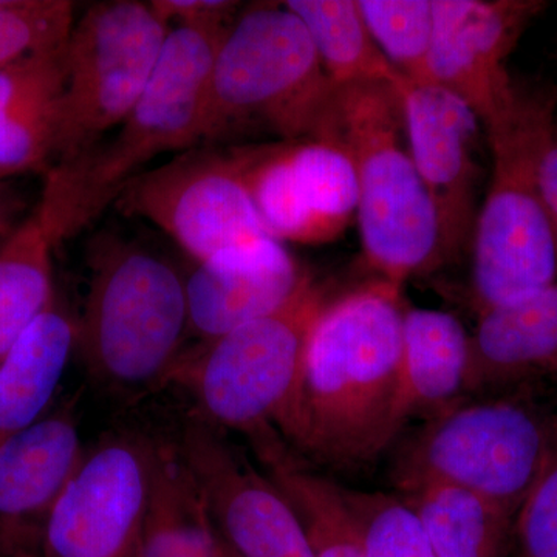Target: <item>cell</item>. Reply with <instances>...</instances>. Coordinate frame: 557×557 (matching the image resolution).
<instances>
[{"instance_id": "obj_1", "label": "cell", "mask_w": 557, "mask_h": 557, "mask_svg": "<svg viewBox=\"0 0 557 557\" xmlns=\"http://www.w3.org/2000/svg\"><path fill=\"white\" fill-rule=\"evenodd\" d=\"M403 287L376 277L329 300L307 341L298 449L336 468L372 463L403 410Z\"/></svg>"}, {"instance_id": "obj_2", "label": "cell", "mask_w": 557, "mask_h": 557, "mask_svg": "<svg viewBox=\"0 0 557 557\" xmlns=\"http://www.w3.org/2000/svg\"><path fill=\"white\" fill-rule=\"evenodd\" d=\"M230 28L171 30L148 87L123 123L86 156L47 171L38 208L54 244L91 225L161 153L200 146L209 75Z\"/></svg>"}, {"instance_id": "obj_3", "label": "cell", "mask_w": 557, "mask_h": 557, "mask_svg": "<svg viewBox=\"0 0 557 557\" xmlns=\"http://www.w3.org/2000/svg\"><path fill=\"white\" fill-rule=\"evenodd\" d=\"M557 456V375L469 395L428 417L399 450L398 491L448 483L511 518Z\"/></svg>"}, {"instance_id": "obj_4", "label": "cell", "mask_w": 557, "mask_h": 557, "mask_svg": "<svg viewBox=\"0 0 557 557\" xmlns=\"http://www.w3.org/2000/svg\"><path fill=\"white\" fill-rule=\"evenodd\" d=\"M557 120V90L515 79L507 108L485 126L493 175L472 237L471 302L482 314L557 282V237L539 163Z\"/></svg>"}, {"instance_id": "obj_5", "label": "cell", "mask_w": 557, "mask_h": 557, "mask_svg": "<svg viewBox=\"0 0 557 557\" xmlns=\"http://www.w3.org/2000/svg\"><path fill=\"white\" fill-rule=\"evenodd\" d=\"M336 87L306 25L284 3H259L237 16L209 75L200 146H218L249 126L282 141L329 143Z\"/></svg>"}, {"instance_id": "obj_6", "label": "cell", "mask_w": 557, "mask_h": 557, "mask_svg": "<svg viewBox=\"0 0 557 557\" xmlns=\"http://www.w3.org/2000/svg\"><path fill=\"white\" fill-rule=\"evenodd\" d=\"M327 302L310 278L282 309L182 355L168 381L189 392L200 418L242 432L256 450L298 448L307 341Z\"/></svg>"}, {"instance_id": "obj_7", "label": "cell", "mask_w": 557, "mask_h": 557, "mask_svg": "<svg viewBox=\"0 0 557 557\" xmlns=\"http://www.w3.org/2000/svg\"><path fill=\"white\" fill-rule=\"evenodd\" d=\"M89 270L76 347L91 375L129 391L168 381L189 335L186 278L163 256L109 231L90 240Z\"/></svg>"}, {"instance_id": "obj_8", "label": "cell", "mask_w": 557, "mask_h": 557, "mask_svg": "<svg viewBox=\"0 0 557 557\" xmlns=\"http://www.w3.org/2000/svg\"><path fill=\"white\" fill-rule=\"evenodd\" d=\"M401 89L388 84L336 87L329 141L346 150L357 171L366 260L376 276L399 287L443 263L437 215L403 145Z\"/></svg>"}, {"instance_id": "obj_9", "label": "cell", "mask_w": 557, "mask_h": 557, "mask_svg": "<svg viewBox=\"0 0 557 557\" xmlns=\"http://www.w3.org/2000/svg\"><path fill=\"white\" fill-rule=\"evenodd\" d=\"M170 32L152 3L139 0L94 3L75 21L53 166L86 156L123 123L148 87Z\"/></svg>"}, {"instance_id": "obj_10", "label": "cell", "mask_w": 557, "mask_h": 557, "mask_svg": "<svg viewBox=\"0 0 557 557\" xmlns=\"http://www.w3.org/2000/svg\"><path fill=\"white\" fill-rule=\"evenodd\" d=\"M159 226L196 262L263 230L228 148L197 146L131 180L113 205Z\"/></svg>"}, {"instance_id": "obj_11", "label": "cell", "mask_w": 557, "mask_h": 557, "mask_svg": "<svg viewBox=\"0 0 557 557\" xmlns=\"http://www.w3.org/2000/svg\"><path fill=\"white\" fill-rule=\"evenodd\" d=\"M230 150L263 230L273 239L325 244L358 214L357 171L339 146L304 139Z\"/></svg>"}, {"instance_id": "obj_12", "label": "cell", "mask_w": 557, "mask_h": 557, "mask_svg": "<svg viewBox=\"0 0 557 557\" xmlns=\"http://www.w3.org/2000/svg\"><path fill=\"white\" fill-rule=\"evenodd\" d=\"M157 443L113 435L84 454L51 512L40 557H137Z\"/></svg>"}, {"instance_id": "obj_13", "label": "cell", "mask_w": 557, "mask_h": 557, "mask_svg": "<svg viewBox=\"0 0 557 557\" xmlns=\"http://www.w3.org/2000/svg\"><path fill=\"white\" fill-rule=\"evenodd\" d=\"M220 539L237 557H313L288 498L203 418L186 424L180 443Z\"/></svg>"}, {"instance_id": "obj_14", "label": "cell", "mask_w": 557, "mask_h": 557, "mask_svg": "<svg viewBox=\"0 0 557 557\" xmlns=\"http://www.w3.org/2000/svg\"><path fill=\"white\" fill-rule=\"evenodd\" d=\"M547 7L541 0H434L426 84L463 101L487 126L515 91L508 58Z\"/></svg>"}, {"instance_id": "obj_15", "label": "cell", "mask_w": 557, "mask_h": 557, "mask_svg": "<svg viewBox=\"0 0 557 557\" xmlns=\"http://www.w3.org/2000/svg\"><path fill=\"white\" fill-rule=\"evenodd\" d=\"M401 106L409 153L437 215L443 262L457 260L478 222L480 121L463 101L429 84L406 81Z\"/></svg>"}, {"instance_id": "obj_16", "label": "cell", "mask_w": 557, "mask_h": 557, "mask_svg": "<svg viewBox=\"0 0 557 557\" xmlns=\"http://www.w3.org/2000/svg\"><path fill=\"white\" fill-rule=\"evenodd\" d=\"M72 405L0 445V557H40L58 500L84 457Z\"/></svg>"}, {"instance_id": "obj_17", "label": "cell", "mask_w": 557, "mask_h": 557, "mask_svg": "<svg viewBox=\"0 0 557 557\" xmlns=\"http://www.w3.org/2000/svg\"><path fill=\"white\" fill-rule=\"evenodd\" d=\"M307 271L270 236L242 242L197 262L186 277L189 333L200 344L274 313L295 298Z\"/></svg>"}, {"instance_id": "obj_18", "label": "cell", "mask_w": 557, "mask_h": 557, "mask_svg": "<svg viewBox=\"0 0 557 557\" xmlns=\"http://www.w3.org/2000/svg\"><path fill=\"white\" fill-rule=\"evenodd\" d=\"M557 375V282L479 314L471 335L469 395Z\"/></svg>"}, {"instance_id": "obj_19", "label": "cell", "mask_w": 557, "mask_h": 557, "mask_svg": "<svg viewBox=\"0 0 557 557\" xmlns=\"http://www.w3.org/2000/svg\"><path fill=\"white\" fill-rule=\"evenodd\" d=\"M65 47L0 70V178L53 166L64 89Z\"/></svg>"}, {"instance_id": "obj_20", "label": "cell", "mask_w": 557, "mask_h": 557, "mask_svg": "<svg viewBox=\"0 0 557 557\" xmlns=\"http://www.w3.org/2000/svg\"><path fill=\"white\" fill-rule=\"evenodd\" d=\"M471 335L448 311L406 307L401 388L406 421L431 417L467 397Z\"/></svg>"}, {"instance_id": "obj_21", "label": "cell", "mask_w": 557, "mask_h": 557, "mask_svg": "<svg viewBox=\"0 0 557 557\" xmlns=\"http://www.w3.org/2000/svg\"><path fill=\"white\" fill-rule=\"evenodd\" d=\"M76 336L75 319L57 299L0 361V445L49 412Z\"/></svg>"}, {"instance_id": "obj_22", "label": "cell", "mask_w": 557, "mask_h": 557, "mask_svg": "<svg viewBox=\"0 0 557 557\" xmlns=\"http://www.w3.org/2000/svg\"><path fill=\"white\" fill-rule=\"evenodd\" d=\"M218 533L178 445L157 443L137 557H214Z\"/></svg>"}, {"instance_id": "obj_23", "label": "cell", "mask_w": 557, "mask_h": 557, "mask_svg": "<svg viewBox=\"0 0 557 557\" xmlns=\"http://www.w3.org/2000/svg\"><path fill=\"white\" fill-rule=\"evenodd\" d=\"M416 509L437 557H509L512 520L465 487L421 483L399 491Z\"/></svg>"}, {"instance_id": "obj_24", "label": "cell", "mask_w": 557, "mask_h": 557, "mask_svg": "<svg viewBox=\"0 0 557 557\" xmlns=\"http://www.w3.org/2000/svg\"><path fill=\"white\" fill-rule=\"evenodd\" d=\"M57 248L38 205L0 242V361L58 299Z\"/></svg>"}, {"instance_id": "obj_25", "label": "cell", "mask_w": 557, "mask_h": 557, "mask_svg": "<svg viewBox=\"0 0 557 557\" xmlns=\"http://www.w3.org/2000/svg\"><path fill=\"white\" fill-rule=\"evenodd\" d=\"M306 25L322 69L335 87L388 84L406 79L370 35L358 0H289L284 3Z\"/></svg>"}, {"instance_id": "obj_26", "label": "cell", "mask_w": 557, "mask_h": 557, "mask_svg": "<svg viewBox=\"0 0 557 557\" xmlns=\"http://www.w3.org/2000/svg\"><path fill=\"white\" fill-rule=\"evenodd\" d=\"M260 461L295 508L313 557H368L341 505L335 482L300 467L288 448L267 454Z\"/></svg>"}, {"instance_id": "obj_27", "label": "cell", "mask_w": 557, "mask_h": 557, "mask_svg": "<svg viewBox=\"0 0 557 557\" xmlns=\"http://www.w3.org/2000/svg\"><path fill=\"white\" fill-rule=\"evenodd\" d=\"M335 486L366 556L437 557L416 509L405 498L339 483Z\"/></svg>"}, {"instance_id": "obj_28", "label": "cell", "mask_w": 557, "mask_h": 557, "mask_svg": "<svg viewBox=\"0 0 557 557\" xmlns=\"http://www.w3.org/2000/svg\"><path fill=\"white\" fill-rule=\"evenodd\" d=\"M370 35L410 84H426L434 0H358Z\"/></svg>"}, {"instance_id": "obj_29", "label": "cell", "mask_w": 557, "mask_h": 557, "mask_svg": "<svg viewBox=\"0 0 557 557\" xmlns=\"http://www.w3.org/2000/svg\"><path fill=\"white\" fill-rule=\"evenodd\" d=\"M73 10L69 0H0V70L64 46Z\"/></svg>"}, {"instance_id": "obj_30", "label": "cell", "mask_w": 557, "mask_h": 557, "mask_svg": "<svg viewBox=\"0 0 557 557\" xmlns=\"http://www.w3.org/2000/svg\"><path fill=\"white\" fill-rule=\"evenodd\" d=\"M509 557H557V456L516 512Z\"/></svg>"}, {"instance_id": "obj_31", "label": "cell", "mask_w": 557, "mask_h": 557, "mask_svg": "<svg viewBox=\"0 0 557 557\" xmlns=\"http://www.w3.org/2000/svg\"><path fill=\"white\" fill-rule=\"evenodd\" d=\"M152 7L168 24L177 27L230 28L240 3L230 0H152Z\"/></svg>"}, {"instance_id": "obj_32", "label": "cell", "mask_w": 557, "mask_h": 557, "mask_svg": "<svg viewBox=\"0 0 557 557\" xmlns=\"http://www.w3.org/2000/svg\"><path fill=\"white\" fill-rule=\"evenodd\" d=\"M539 185H541L542 200L547 209L549 222L557 237V120L542 150Z\"/></svg>"}, {"instance_id": "obj_33", "label": "cell", "mask_w": 557, "mask_h": 557, "mask_svg": "<svg viewBox=\"0 0 557 557\" xmlns=\"http://www.w3.org/2000/svg\"><path fill=\"white\" fill-rule=\"evenodd\" d=\"M24 209L20 193L11 185V180L0 178V242L22 222L20 215Z\"/></svg>"}, {"instance_id": "obj_34", "label": "cell", "mask_w": 557, "mask_h": 557, "mask_svg": "<svg viewBox=\"0 0 557 557\" xmlns=\"http://www.w3.org/2000/svg\"><path fill=\"white\" fill-rule=\"evenodd\" d=\"M215 533H218V531H215ZM214 557H237L236 553H234L233 549H231L228 545L220 539L219 534L218 542H215Z\"/></svg>"}]
</instances>
